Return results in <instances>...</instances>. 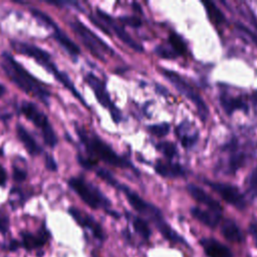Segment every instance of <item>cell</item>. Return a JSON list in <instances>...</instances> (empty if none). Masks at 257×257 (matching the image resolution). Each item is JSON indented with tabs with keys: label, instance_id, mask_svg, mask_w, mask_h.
<instances>
[{
	"label": "cell",
	"instance_id": "6da1fadb",
	"mask_svg": "<svg viewBox=\"0 0 257 257\" xmlns=\"http://www.w3.org/2000/svg\"><path fill=\"white\" fill-rule=\"evenodd\" d=\"M95 174L97 177L103 180L106 184L113 187L115 190L122 192V194L125 196L132 208L135 209L137 212H139L141 215L148 218L150 221H152L155 224V226L158 228L160 233L164 236V238H166L168 241L172 243L187 244L184 238L181 235H179L175 230H173V228L166 222L159 208L145 201L141 196H139L135 191H133L126 185L116 180L109 171L102 168H96Z\"/></svg>",
	"mask_w": 257,
	"mask_h": 257
},
{
	"label": "cell",
	"instance_id": "7a4b0ae2",
	"mask_svg": "<svg viewBox=\"0 0 257 257\" xmlns=\"http://www.w3.org/2000/svg\"><path fill=\"white\" fill-rule=\"evenodd\" d=\"M0 65L7 77L23 92L37 98L45 105H49L50 91L46 85L31 74L21 63H19L9 52L1 54Z\"/></svg>",
	"mask_w": 257,
	"mask_h": 257
},
{
	"label": "cell",
	"instance_id": "3957f363",
	"mask_svg": "<svg viewBox=\"0 0 257 257\" xmlns=\"http://www.w3.org/2000/svg\"><path fill=\"white\" fill-rule=\"evenodd\" d=\"M75 133L78 136V139L85 151L91 157L102 161L103 163L116 167L119 169H128L139 175V171L133 163L130 162L125 157L119 156L112 150V148L106 144L98 135L94 132L87 131L84 126L75 124Z\"/></svg>",
	"mask_w": 257,
	"mask_h": 257
},
{
	"label": "cell",
	"instance_id": "277c9868",
	"mask_svg": "<svg viewBox=\"0 0 257 257\" xmlns=\"http://www.w3.org/2000/svg\"><path fill=\"white\" fill-rule=\"evenodd\" d=\"M10 44L15 51L34 59L39 65H41L50 74H52L54 76V78L57 81H59L67 90H69L72 93V95L75 98H77L83 106L88 107L87 102L81 96L80 92L76 89L75 85L71 81L68 74H66L64 71H61L57 68L56 64L53 62V60L51 58V55L46 50L40 48L37 45L23 42V41H18V40H11Z\"/></svg>",
	"mask_w": 257,
	"mask_h": 257
},
{
	"label": "cell",
	"instance_id": "5b68a950",
	"mask_svg": "<svg viewBox=\"0 0 257 257\" xmlns=\"http://www.w3.org/2000/svg\"><path fill=\"white\" fill-rule=\"evenodd\" d=\"M67 185L91 209H103L114 218L119 217L116 212L109 209L111 205L109 199L94 184L81 177H71L67 181Z\"/></svg>",
	"mask_w": 257,
	"mask_h": 257
},
{
	"label": "cell",
	"instance_id": "8992f818",
	"mask_svg": "<svg viewBox=\"0 0 257 257\" xmlns=\"http://www.w3.org/2000/svg\"><path fill=\"white\" fill-rule=\"evenodd\" d=\"M69 26L80 41L84 44L87 50L98 60L105 61V56L115 55L114 50L94 32H92L86 25H84L79 19L75 18L69 20Z\"/></svg>",
	"mask_w": 257,
	"mask_h": 257
},
{
	"label": "cell",
	"instance_id": "52a82bcc",
	"mask_svg": "<svg viewBox=\"0 0 257 257\" xmlns=\"http://www.w3.org/2000/svg\"><path fill=\"white\" fill-rule=\"evenodd\" d=\"M20 111L40 131L44 143L49 148H54L57 145V136L47 115L35 103L26 100L22 101L20 104Z\"/></svg>",
	"mask_w": 257,
	"mask_h": 257
},
{
	"label": "cell",
	"instance_id": "ba28073f",
	"mask_svg": "<svg viewBox=\"0 0 257 257\" xmlns=\"http://www.w3.org/2000/svg\"><path fill=\"white\" fill-rule=\"evenodd\" d=\"M30 12L35 19H37L40 23H42L46 28L51 31L52 37L55 41L74 59H77V56L80 54V49L76 43H74L66 34L65 32L58 27L56 22L45 12L36 9L30 8Z\"/></svg>",
	"mask_w": 257,
	"mask_h": 257
},
{
	"label": "cell",
	"instance_id": "9c48e42d",
	"mask_svg": "<svg viewBox=\"0 0 257 257\" xmlns=\"http://www.w3.org/2000/svg\"><path fill=\"white\" fill-rule=\"evenodd\" d=\"M83 81L91 88L99 104L109 111L112 120L116 123H119L122 120V113L119 110V108L111 100L109 93L107 91L105 82L102 81L99 77H97L92 72L86 73L83 76Z\"/></svg>",
	"mask_w": 257,
	"mask_h": 257
},
{
	"label": "cell",
	"instance_id": "30bf717a",
	"mask_svg": "<svg viewBox=\"0 0 257 257\" xmlns=\"http://www.w3.org/2000/svg\"><path fill=\"white\" fill-rule=\"evenodd\" d=\"M163 75L189 100H191L195 106L197 107L200 116L203 119H206L209 113V109L205 103V101L202 99L200 94L195 90V88L179 73L169 70V69H162Z\"/></svg>",
	"mask_w": 257,
	"mask_h": 257
},
{
	"label": "cell",
	"instance_id": "8fae6325",
	"mask_svg": "<svg viewBox=\"0 0 257 257\" xmlns=\"http://www.w3.org/2000/svg\"><path fill=\"white\" fill-rule=\"evenodd\" d=\"M207 183L216 193L220 195V197L223 200H225L230 205L240 210L246 207V200L237 187L230 184L219 183V182L208 181Z\"/></svg>",
	"mask_w": 257,
	"mask_h": 257
},
{
	"label": "cell",
	"instance_id": "7c38bea8",
	"mask_svg": "<svg viewBox=\"0 0 257 257\" xmlns=\"http://www.w3.org/2000/svg\"><path fill=\"white\" fill-rule=\"evenodd\" d=\"M96 13H97V17L106 25V27L109 30H112L114 32V34L117 36V38H119L123 43H125L130 48L134 49L135 51L138 52H143V46L138 43L126 31L125 29L120 26L119 24L116 23L115 19H113L109 14H107L106 12L100 10L99 8L96 9Z\"/></svg>",
	"mask_w": 257,
	"mask_h": 257
},
{
	"label": "cell",
	"instance_id": "4fadbf2b",
	"mask_svg": "<svg viewBox=\"0 0 257 257\" xmlns=\"http://www.w3.org/2000/svg\"><path fill=\"white\" fill-rule=\"evenodd\" d=\"M67 211L69 215L74 219V221L82 228L88 229L92 233L94 238L99 241L105 240V234L102 227L92 216L73 206L69 207Z\"/></svg>",
	"mask_w": 257,
	"mask_h": 257
},
{
	"label": "cell",
	"instance_id": "5bb4252c",
	"mask_svg": "<svg viewBox=\"0 0 257 257\" xmlns=\"http://www.w3.org/2000/svg\"><path fill=\"white\" fill-rule=\"evenodd\" d=\"M20 236L21 246L27 251H32L41 248L50 239V233L44 225H42V227L36 233L22 231L20 233Z\"/></svg>",
	"mask_w": 257,
	"mask_h": 257
},
{
	"label": "cell",
	"instance_id": "9a60e30c",
	"mask_svg": "<svg viewBox=\"0 0 257 257\" xmlns=\"http://www.w3.org/2000/svg\"><path fill=\"white\" fill-rule=\"evenodd\" d=\"M200 244L208 257H233L231 250L214 238H203Z\"/></svg>",
	"mask_w": 257,
	"mask_h": 257
},
{
	"label": "cell",
	"instance_id": "2e32d148",
	"mask_svg": "<svg viewBox=\"0 0 257 257\" xmlns=\"http://www.w3.org/2000/svg\"><path fill=\"white\" fill-rule=\"evenodd\" d=\"M187 190L189 192V194L199 203L207 206L209 208V210L214 211L216 213H222V207L221 205L215 200L213 199L209 194H207L203 189H201L200 187L190 184L187 187Z\"/></svg>",
	"mask_w": 257,
	"mask_h": 257
},
{
	"label": "cell",
	"instance_id": "e0dca14e",
	"mask_svg": "<svg viewBox=\"0 0 257 257\" xmlns=\"http://www.w3.org/2000/svg\"><path fill=\"white\" fill-rule=\"evenodd\" d=\"M16 133L19 141L23 144V147L29 155L39 156L42 154V148L37 144V142L33 139V137L26 131V128L22 124L18 123L16 125Z\"/></svg>",
	"mask_w": 257,
	"mask_h": 257
},
{
	"label": "cell",
	"instance_id": "ac0fdd59",
	"mask_svg": "<svg viewBox=\"0 0 257 257\" xmlns=\"http://www.w3.org/2000/svg\"><path fill=\"white\" fill-rule=\"evenodd\" d=\"M155 171L157 174L165 178H178L185 175V170L181 165L170 161L165 162L159 160L155 164Z\"/></svg>",
	"mask_w": 257,
	"mask_h": 257
},
{
	"label": "cell",
	"instance_id": "d6986e66",
	"mask_svg": "<svg viewBox=\"0 0 257 257\" xmlns=\"http://www.w3.org/2000/svg\"><path fill=\"white\" fill-rule=\"evenodd\" d=\"M191 214L198 221H200L201 223H203L204 225H206L210 228H215L221 220L220 213H216L211 210H203L198 207L192 208Z\"/></svg>",
	"mask_w": 257,
	"mask_h": 257
},
{
	"label": "cell",
	"instance_id": "ffe728a7",
	"mask_svg": "<svg viewBox=\"0 0 257 257\" xmlns=\"http://www.w3.org/2000/svg\"><path fill=\"white\" fill-rule=\"evenodd\" d=\"M221 232L223 236L231 242L240 243L244 239L240 228L237 226V224L233 220H230V219H226L223 222L221 226Z\"/></svg>",
	"mask_w": 257,
	"mask_h": 257
},
{
	"label": "cell",
	"instance_id": "44dd1931",
	"mask_svg": "<svg viewBox=\"0 0 257 257\" xmlns=\"http://www.w3.org/2000/svg\"><path fill=\"white\" fill-rule=\"evenodd\" d=\"M220 103L223 109L228 113L231 114L237 109H247V105L241 97H236L228 94H222L220 96Z\"/></svg>",
	"mask_w": 257,
	"mask_h": 257
},
{
	"label": "cell",
	"instance_id": "7402d4cb",
	"mask_svg": "<svg viewBox=\"0 0 257 257\" xmlns=\"http://www.w3.org/2000/svg\"><path fill=\"white\" fill-rule=\"evenodd\" d=\"M132 224L134 227V230L145 240H148L151 237L152 231L148 224V222L138 216H132Z\"/></svg>",
	"mask_w": 257,
	"mask_h": 257
},
{
	"label": "cell",
	"instance_id": "603a6c76",
	"mask_svg": "<svg viewBox=\"0 0 257 257\" xmlns=\"http://www.w3.org/2000/svg\"><path fill=\"white\" fill-rule=\"evenodd\" d=\"M203 4L206 8V11L210 17V19L219 24V23H222L225 21V17L223 15V13L218 9V7H216V5L211 2V1H203Z\"/></svg>",
	"mask_w": 257,
	"mask_h": 257
},
{
	"label": "cell",
	"instance_id": "cb8c5ba5",
	"mask_svg": "<svg viewBox=\"0 0 257 257\" xmlns=\"http://www.w3.org/2000/svg\"><path fill=\"white\" fill-rule=\"evenodd\" d=\"M169 45L174 50V52L178 54H184L186 52V44L183 39L176 33H171L169 35Z\"/></svg>",
	"mask_w": 257,
	"mask_h": 257
},
{
	"label": "cell",
	"instance_id": "d4e9b609",
	"mask_svg": "<svg viewBox=\"0 0 257 257\" xmlns=\"http://www.w3.org/2000/svg\"><path fill=\"white\" fill-rule=\"evenodd\" d=\"M157 150L160 151L166 158L172 159L177 154V148L176 146L171 142H161L157 144Z\"/></svg>",
	"mask_w": 257,
	"mask_h": 257
},
{
	"label": "cell",
	"instance_id": "484cf974",
	"mask_svg": "<svg viewBox=\"0 0 257 257\" xmlns=\"http://www.w3.org/2000/svg\"><path fill=\"white\" fill-rule=\"evenodd\" d=\"M148 131L155 137L162 138V137H165L166 135H168V133L170 132V124L167 122L152 124V125L148 126Z\"/></svg>",
	"mask_w": 257,
	"mask_h": 257
},
{
	"label": "cell",
	"instance_id": "4316f807",
	"mask_svg": "<svg viewBox=\"0 0 257 257\" xmlns=\"http://www.w3.org/2000/svg\"><path fill=\"white\" fill-rule=\"evenodd\" d=\"M247 190L252 197L257 198V167L248 176Z\"/></svg>",
	"mask_w": 257,
	"mask_h": 257
},
{
	"label": "cell",
	"instance_id": "83f0119b",
	"mask_svg": "<svg viewBox=\"0 0 257 257\" xmlns=\"http://www.w3.org/2000/svg\"><path fill=\"white\" fill-rule=\"evenodd\" d=\"M118 21L122 25H127L133 28H139L142 26V20L137 17V16H132V15H122L118 17Z\"/></svg>",
	"mask_w": 257,
	"mask_h": 257
},
{
	"label": "cell",
	"instance_id": "f1b7e54d",
	"mask_svg": "<svg viewBox=\"0 0 257 257\" xmlns=\"http://www.w3.org/2000/svg\"><path fill=\"white\" fill-rule=\"evenodd\" d=\"M156 53L162 57V58H169V59H172V58H175L176 57V53L174 52V50L171 48V47H167L165 45H159L156 47L155 49Z\"/></svg>",
	"mask_w": 257,
	"mask_h": 257
},
{
	"label": "cell",
	"instance_id": "f546056e",
	"mask_svg": "<svg viewBox=\"0 0 257 257\" xmlns=\"http://www.w3.org/2000/svg\"><path fill=\"white\" fill-rule=\"evenodd\" d=\"M12 178L16 183H22L27 178V172H26V170L22 169L21 167L14 165L13 172H12Z\"/></svg>",
	"mask_w": 257,
	"mask_h": 257
},
{
	"label": "cell",
	"instance_id": "4dcf8cb0",
	"mask_svg": "<svg viewBox=\"0 0 257 257\" xmlns=\"http://www.w3.org/2000/svg\"><path fill=\"white\" fill-rule=\"evenodd\" d=\"M45 3L50 4V5H55L58 7H63V6H68V7H72L73 9H77L79 11H83L79 5V3L77 2H73V1H45Z\"/></svg>",
	"mask_w": 257,
	"mask_h": 257
},
{
	"label": "cell",
	"instance_id": "1f68e13d",
	"mask_svg": "<svg viewBox=\"0 0 257 257\" xmlns=\"http://www.w3.org/2000/svg\"><path fill=\"white\" fill-rule=\"evenodd\" d=\"M9 225H10V222H9L8 215L2 210H0V233L6 234L9 230Z\"/></svg>",
	"mask_w": 257,
	"mask_h": 257
},
{
	"label": "cell",
	"instance_id": "d6a6232c",
	"mask_svg": "<svg viewBox=\"0 0 257 257\" xmlns=\"http://www.w3.org/2000/svg\"><path fill=\"white\" fill-rule=\"evenodd\" d=\"M236 26H237V28H238L241 32H243L244 34H246V35L252 40V42H254V43L257 45V34H256V33H254V32H253L252 30H250L248 27L244 26L243 24H241V23H239V22L236 23Z\"/></svg>",
	"mask_w": 257,
	"mask_h": 257
},
{
	"label": "cell",
	"instance_id": "836d02e7",
	"mask_svg": "<svg viewBox=\"0 0 257 257\" xmlns=\"http://www.w3.org/2000/svg\"><path fill=\"white\" fill-rule=\"evenodd\" d=\"M45 167L48 171H51V172L57 171V164L52 156L50 155L45 156Z\"/></svg>",
	"mask_w": 257,
	"mask_h": 257
},
{
	"label": "cell",
	"instance_id": "e575fe53",
	"mask_svg": "<svg viewBox=\"0 0 257 257\" xmlns=\"http://www.w3.org/2000/svg\"><path fill=\"white\" fill-rule=\"evenodd\" d=\"M7 183V173L4 167L0 164V187H5Z\"/></svg>",
	"mask_w": 257,
	"mask_h": 257
},
{
	"label": "cell",
	"instance_id": "d590c367",
	"mask_svg": "<svg viewBox=\"0 0 257 257\" xmlns=\"http://www.w3.org/2000/svg\"><path fill=\"white\" fill-rule=\"evenodd\" d=\"M20 246H21V242H19V241L13 239V240H11V241L9 242V244H8V249L11 250V251H16Z\"/></svg>",
	"mask_w": 257,
	"mask_h": 257
},
{
	"label": "cell",
	"instance_id": "8d00e7d4",
	"mask_svg": "<svg viewBox=\"0 0 257 257\" xmlns=\"http://www.w3.org/2000/svg\"><path fill=\"white\" fill-rule=\"evenodd\" d=\"M249 230H250L251 234L254 236L255 241H256V246H257V226H255V225H253V224H252V225L250 226Z\"/></svg>",
	"mask_w": 257,
	"mask_h": 257
},
{
	"label": "cell",
	"instance_id": "74e56055",
	"mask_svg": "<svg viewBox=\"0 0 257 257\" xmlns=\"http://www.w3.org/2000/svg\"><path fill=\"white\" fill-rule=\"evenodd\" d=\"M5 92H6V88H5V86H4L2 83H0V97H1Z\"/></svg>",
	"mask_w": 257,
	"mask_h": 257
}]
</instances>
